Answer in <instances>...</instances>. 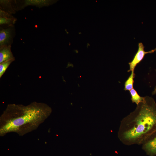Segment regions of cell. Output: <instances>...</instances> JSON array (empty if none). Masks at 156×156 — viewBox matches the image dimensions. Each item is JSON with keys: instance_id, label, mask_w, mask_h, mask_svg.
<instances>
[{"instance_id": "1", "label": "cell", "mask_w": 156, "mask_h": 156, "mask_svg": "<svg viewBox=\"0 0 156 156\" xmlns=\"http://www.w3.org/2000/svg\"><path fill=\"white\" fill-rule=\"evenodd\" d=\"M52 112L51 108L43 103L9 104L0 117V136L11 133L23 136L36 129Z\"/></svg>"}, {"instance_id": "2", "label": "cell", "mask_w": 156, "mask_h": 156, "mask_svg": "<svg viewBox=\"0 0 156 156\" xmlns=\"http://www.w3.org/2000/svg\"><path fill=\"white\" fill-rule=\"evenodd\" d=\"M155 132L156 104L153 98L147 96L121 120L118 136L125 145H140Z\"/></svg>"}, {"instance_id": "3", "label": "cell", "mask_w": 156, "mask_h": 156, "mask_svg": "<svg viewBox=\"0 0 156 156\" xmlns=\"http://www.w3.org/2000/svg\"><path fill=\"white\" fill-rule=\"evenodd\" d=\"M144 47L142 42H140L138 44V49L132 60L129 63V69L128 72H129L134 70V69L137 65L144 58L145 55L148 53H152L156 50V48L148 51H146L144 50Z\"/></svg>"}, {"instance_id": "4", "label": "cell", "mask_w": 156, "mask_h": 156, "mask_svg": "<svg viewBox=\"0 0 156 156\" xmlns=\"http://www.w3.org/2000/svg\"><path fill=\"white\" fill-rule=\"evenodd\" d=\"M142 145L143 149L148 155H156V132Z\"/></svg>"}, {"instance_id": "5", "label": "cell", "mask_w": 156, "mask_h": 156, "mask_svg": "<svg viewBox=\"0 0 156 156\" xmlns=\"http://www.w3.org/2000/svg\"><path fill=\"white\" fill-rule=\"evenodd\" d=\"M11 60H14L10 46L4 47L0 50V63Z\"/></svg>"}, {"instance_id": "6", "label": "cell", "mask_w": 156, "mask_h": 156, "mask_svg": "<svg viewBox=\"0 0 156 156\" xmlns=\"http://www.w3.org/2000/svg\"><path fill=\"white\" fill-rule=\"evenodd\" d=\"M10 37V31L9 29H3L0 31V44L2 46L6 44Z\"/></svg>"}, {"instance_id": "7", "label": "cell", "mask_w": 156, "mask_h": 156, "mask_svg": "<svg viewBox=\"0 0 156 156\" xmlns=\"http://www.w3.org/2000/svg\"><path fill=\"white\" fill-rule=\"evenodd\" d=\"M129 92L133 103H135L137 105L143 100L144 97L140 96L134 88L130 90Z\"/></svg>"}, {"instance_id": "8", "label": "cell", "mask_w": 156, "mask_h": 156, "mask_svg": "<svg viewBox=\"0 0 156 156\" xmlns=\"http://www.w3.org/2000/svg\"><path fill=\"white\" fill-rule=\"evenodd\" d=\"M134 70L131 71V73L124 84V90L125 91H130L133 88L134 83V79L135 77Z\"/></svg>"}, {"instance_id": "9", "label": "cell", "mask_w": 156, "mask_h": 156, "mask_svg": "<svg viewBox=\"0 0 156 156\" xmlns=\"http://www.w3.org/2000/svg\"><path fill=\"white\" fill-rule=\"evenodd\" d=\"M14 60H11L0 63V77L2 76L6 70Z\"/></svg>"}, {"instance_id": "10", "label": "cell", "mask_w": 156, "mask_h": 156, "mask_svg": "<svg viewBox=\"0 0 156 156\" xmlns=\"http://www.w3.org/2000/svg\"><path fill=\"white\" fill-rule=\"evenodd\" d=\"M48 1L45 0H28L26 1V4H33L37 5L38 6H42L46 5L48 4Z\"/></svg>"}, {"instance_id": "11", "label": "cell", "mask_w": 156, "mask_h": 156, "mask_svg": "<svg viewBox=\"0 0 156 156\" xmlns=\"http://www.w3.org/2000/svg\"><path fill=\"white\" fill-rule=\"evenodd\" d=\"M12 21V19L7 17H0V24L1 25L5 24L10 23Z\"/></svg>"}, {"instance_id": "12", "label": "cell", "mask_w": 156, "mask_h": 156, "mask_svg": "<svg viewBox=\"0 0 156 156\" xmlns=\"http://www.w3.org/2000/svg\"><path fill=\"white\" fill-rule=\"evenodd\" d=\"M156 94V86L155 87L154 91L152 92L153 94Z\"/></svg>"}]
</instances>
